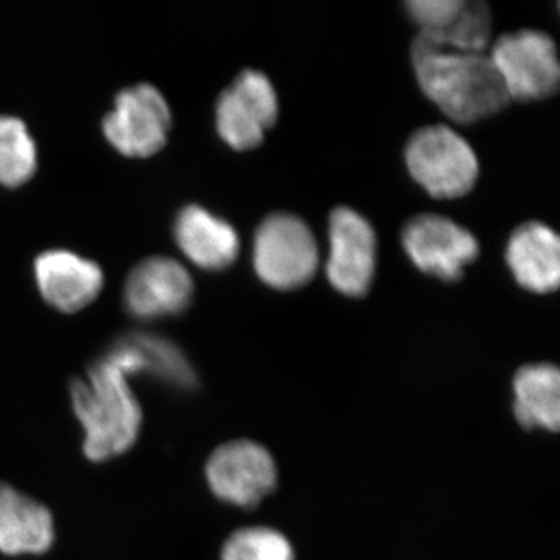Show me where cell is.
Masks as SVG:
<instances>
[{
  "label": "cell",
  "instance_id": "obj_1",
  "mask_svg": "<svg viewBox=\"0 0 560 560\" xmlns=\"http://www.w3.org/2000/svg\"><path fill=\"white\" fill-rule=\"evenodd\" d=\"M411 58L423 94L452 120L486 119L511 102L489 54L440 49L416 36Z\"/></svg>",
  "mask_w": 560,
  "mask_h": 560
},
{
  "label": "cell",
  "instance_id": "obj_2",
  "mask_svg": "<svg viewBox=\"0 0 560 560\" xmlns=\"http://www.w3.org/2000/svg\"><path fill=\"white\" fill-rule=\"evenodd\" d=\"M73 411L84 430V455L95 463L116 458L138 441L142 410L130 377L102 357L86 377L70 386Z\"/></svg>",
  "mask_w": 560,
  "mask_h": 560
},
{
  "label": "cell",
  "instance_id": "obj_3",
  "mask_svg": "<svg viewBox=\"0 0 560 560\" xmlns=\"http://www.w3.org/2000/svg\"><path fill=\"white\" fill-rule=\"evenodd\" d=\"M405 161L416 183L434 198L463 197L474 189L480 173L470 143L445 125L416 131L405 150Z\"/></svg>",
  "mask_w": 560,
  "mask_h": 560
},
{
  "label": "cell",
  "instance_id": "obj_4",
  "mask_svg": "<svg viewBox=\"0 0 560 560\" xmlns=\"http://www.w3.org/2000/svg\"><path fill=\"white\" fill-rule=\"evenodd\" d=\"M254 268L276 290L301 289L318 271L319 248L311 228L290 213H272L254 237Z\"/></svg>",
  "mask_w": 560,
  "mask_h": 560
},
{
  "label": "cell",
  "instance_id": "obj_5",
  "mask_svg": "<svg viewBox=\"0 0 560 560\" xmlns=\"http://www.w3.org/2000/svg\"><path fill=\"white\" fill-rule=\"evenodd\" d=\"M489 57L503 81L510 101H541L558 91V49L547 33H508L497 39Z\"/></svg>",
  "mask_w": 560,
  "mask_h": 560
},
{
  "label": "cell",
  "instance_id": "obj_6",
  "mask_svg": "<svg viewBox=\"0 0 560 560\" xmlns=\"http://www.w3.org/2000/svg\"><path fill=\"white\" fill-rule=\"evenodd\" d=\"M206 480L217 499L250 510L278 485V467L271 453L248 440L226 442L210 455Z\"/></svg>",
  "mask_w": 560,
  "mask_h": 560
},
{
  "label": "cell",
  "instance_id": "obj_7",
  "mask_svg": "<svg viewBox=\"0 0 560 560\" xmlns=\"http://www.w3.org/2000/svg\"><path fill=\"white\" fill-rule=\"evenodd\" d=\"M172 127V114L160 91L138 84L121 91L103 120V132L125 156L147 158L160 151Z\"/></svg>",
  "mask_w": 560,
  "mask_h": 560
},
{
  "label": "cell",
  "instance_id": "obj_8",
  "mask_svg": "<svg viewBox=\"0 0 560 560\" xmlns=\"http://www.w3.org/2000/svg\"><path fill=\"white\" fill-rule=\"evenodd\" d=\"M217 130L234 150H250L278 120L279 101L270 79L243 70L217 102Z\"/></svg>",
  "mask_w": 560,
  "mask_h": 560
},
{
  "label": "cell",
  "instance_id": "obj_9",
  "mask_svg": "<svg viewBox=\"0 0 560 560\" xmlns=\"http://www.w3.org/2000/svg\"><path fill=\"white\" fill-rule=\"evenodd\" d=\"M401 245L416 267L442 280H458L480 253L466 228L436 213H422L405 224Z\"/></svg>",
  "mask_w": 560,
  "mask_h": 560
},
{
  "label": "cell",
  "instance_id": "obj_10",
  "mask_svg": "<svg viewBox=\"0 0 560 560\" xmlns=\"http://www.w3.org/2000/svg\"><path fill=\"white\" fill-rule=\"evenodd\" d=\"M327 278L346 296H363L371 289L377 264V238L370 221L353 209L338 208L329 220Z\"/></svg>",
  "mask_w": 560,
  "mask_h": 560
},
{
  "label": "cell",
  "instance_id": "obj_11",
  "mask_svg": "<svg viewBox=\"0 0 560 560\" xmlns=\"http://www.w3.org/2000/svg\"><path fill=\"white\" fill-rule=\"evenodd\" d=\"M194 280L178 261L150 257L140 261L125 283V307L139 319L179 315L189 307Z\"/></svg>",
  "mask_w": 560,
  "mask_h": 560
},
{
  "label": "cell",
  "instance_id": "obj_12",
  "mask_svg": "<svg viewBox=\"0 0 560 560\" xmlns=\"http://www.w3.org/2000/svg\"><path fill=\"white\" fill-rule=\"evenodd\" d=\"M35 278L44 300L66 313L90 305L103 287L97 264L62 249L40 254L35 261Z\"/></svg>",
  "mask_w": 560,
  "mask_h": 560
},
{
  "label": "cell",
  "instance_id": "obj_13",
  "mask_svg": "<svg viewBox=\"0 0 560 560\" xmlns=\"http://www.w3.org/2000/svg\"><path fill=\"white\" fill-rule=\"evenodd\" d=\"M128 377L149 375L176 389L197 386V375L183 350L164 337L130 334L114 342L105 353Z\"/></svg>",
  "mask_w": 560,
  "mask_h": 560
},
{
  "label": "cell",
  "instance_id": "obj_14",
  "mask_svg": "<svg viewBox=\"0 0 560 560\" xmlns=\"http://www.w3.org/2000/svg\"><path fill=\"white\" fill-rule=\"evenodd\" d=\"M506 260L523 289L539 294L558 290L560 242L547 224L530 221L512 232Z\"/></svg>",
  "mask_w": 560,
  "mask_h": 560
},
{
  "label": "cell",
  "instance_id": "obj_15",
  "mask_svg": "<svg viewBox=\"0 0 560 560\" xmlns=\"http://www.w3.org/2000/svg\"><path fill=\"white\" fill-rule=\"evenodd\" d=\"M175 238L183 253L205 270L230 267L241 250L237 231L201 206L180 210L175 221Z\"/></svg>",
  "mask_w": 560,
  "mask_h": 560
},
{
  "label": "cell",
  "instance_id": "obj_16",
  "mask_svg": "<svg viewBox=\"0 0 560 560\" xmlns=\"http://www.w3.org/2000/svg\"><path fill=\"white\" fill-rule=\"evenodd\" d=\"M50 511L20 490L0 482V551L3 555H40L54 544Z\"/></svg>",
  "mask_w": 560,
  "mask_h": 560
},
{
  "label": "cell",
  "instance_id": "obj_17",
  "mask_svg": "<svg viewBox=\"0 0 560 560\" xmlns=\"http://www.w3.org/2000/svg\"><path fill=\"white\" fill-rule=\"evenodd\" d=\"M514 415L528 430L558 431L560 423V374L548 363L528 364L515 374Z\"/></svg>",
  "mask_w": 560,
  "mask_h": 560
},
{
  "label": "cell",
  "instance_id": "obj_18",
  "mask_svg": "<svg viewBox=\"0 0 560 560\" xmlns=\"http://www.w3.org/2000/svg\"><path fill=\"white\" fill-rule=\"evenodd\" d=\"M492 35V14L488 3L467 2L463 9L441 32H420L419 39L440 49L463 51V54H486Z\"/></svg>",
  "mask_w": 560,
  "mask_h": 560
},
{
  "label": "cell",
  "instance_id": "obj_19",
  "mask_svg": "<svg viewBox=\"0 0 560 560\" xmlns=\"http://www.w3.org/2000/svg\"><path fill=\"white\" fill-rule=\"evenodd\" d=\"M36 145L24 121L0 116V186L18 187L35 175Z\"/></svg>",
  "mask_w": 560,
  "mask_h": 560
},
{
  "label": "cell",
  "instance_id": "obj_20",
  "mask_svg": "<svg viewBox=\"0 0 560 560\" xmlns=\"http://www.w3.org/2000/svg\"><path fill=\"white\" fill-rule=\"evenodd\" d=\"M221 560H294V551L279 530L253 526L231 534L224 541Z\"/></svg>",
  "mask_w": 560,
  "mask_h": 560
},
{
  "label": "cell",
  "instance_id": "obj_21",
  "mask_svg": "<svg viewBox=\"0 0 560 560\" xmlns=\"http://www.w3.org/2000/svg\"><path fill=\"white\" fill-rule=\"evenodd\" d=\"M464 0H410L407 9L420 32H441L463 9Z\"/></svg>",
  "mask_w": 560,
  "mask_h": 560
}]
</instances>
